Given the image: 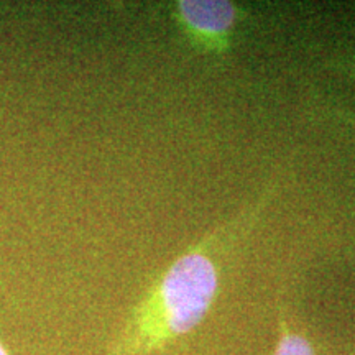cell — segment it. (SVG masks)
<instances>
[{
	"label": "cell",
	"mask_w": 355,
	"mask_h": 355,
	"mask_svg": "<svg viewBox=\"0 0 355 355\" xmlns=\"http://www.w3.org/2000/svg\"><path fill=\"white\" fill-rule=\"evenodd\" d=\"M0 355H8L7 349H6V345L2 344V340H0Z\"/></svg>",
	"instance_id": "5"
},
{
	"label": "cell",
	"mask_w": 355,
	"mask_h": 355,
	"mask_svg": "<svg viewBox=\"0 0 355 355\" xmlns=\"http://www.w3.org/2000/svg\"><path fill=\"white\" fill-rule=\"evenodd\" d=\"M171 17L188 43L206 55H227L242 19V8L229 0H178Z\"/></svg>",
	"instance_id": "2"
},
{
	"label": "cell",
	"mask_w": 355,
	"mask_h": 355,
	"mask_svg": "<svg viewBox=\"0 0 355 355\" xmlns=\"http://www.w3.org/2000/svg\"><path fill=\"white\" fill-rule=\"evenodd\" d=\"M273 355H316L306 336L290 327L285 318L279 319V334Z\"/></svg>",
	"instance_id": "3"
},
{
	"label": "cell",
	"mask_w": 355,
	"mask_h": 355,
	"mask_svg": "<svg viewBox=\"0 0 355 355\" xmlns=\"http://www.w3.org/2000/svg\"><path fill=\"white\" fill-rule=\"evenodd\" d=\"M279 188V180L272 181L237 216L178 257L133 306L109 355H150L196 329L219 295L222 259L254 229Z\"/></svg>",
	"instance_id": "1"
},
{
	"label": "cell",
	"mask_w": 355,
	"mask_h": 355,
	"mask_svg": "<svg viewBox=\"0 0 355 355\" xmlns=\"http://www.w3.org/2000/svg\"><path fill=\"white\" fill-rule=\"evenodd\" d=\"M337 115H339L340 119H344V121H347L352 123V125H355V115L350 114V112H345V110H336Z\"/></svg>",
	"instance_id": "4"
}]
</instances>
